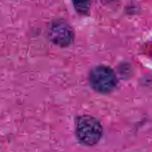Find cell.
<instances>
[{
	"mask_svg": "<svg viewBox=\"0 0 152 152\" xmlns=\"http://www.w3.org/2000/svg\"><path fill=\"white\" fill-rule=\"evenodd\" d=\"M77 140L86 146H92L99 142L102 135V127L96 118L88 115L77 117L75 124Z\"/></svg>",
	"mask_w": 152,
	"mask_h": 152,
	"instance_id": "6da1fadb",
	"label": "cell"
},
{
	"mask_svg": "<svg viewBox=\"0 0 152 152\" xmlns=\"http://www.w3.org/2000/svg\"><path fill=\"white\" fill-rule=\"evenodd\" d=\"M72 28L62 20L53 22L49 28V37L54 44L59 46H68L74 40Z\"/></svg>",
	"mask_w": 152,
	"mask_h": 152,
	"instance_id": "3957f363",
	"label": "cell"
},
{
	"mask_svg": "<svg viewBox=\"0 0 152 152\" xmlns=\"http://www.w3.org/2000/svg\"><path fill=\"white\" fill-rule=\"evenodd\" d=\"M89 82L95 91L107 94L112 92L117 86V78L112 69L108 66L99 65L90 71Z\"/></svg>",
	"mask_w": 152,
	"mask_h": 152,
	"instance_id": "7a4b0ae2",
	"label": "cell"
},
{
	"mask_svg": "<svg viewBox=\"0 0 152 152\" xmlns=\"http://www.w3.org/2000/svg\"><path fill=\"white\" fill-rule=\"evenodd\" d=\"M76 10L81 14H86L90 9V0H73Z\"/></svg>",
	"mask_w": 152,
	"mask_h": 152,
	"instance_id": "277c9868",
	"label": "cell"
}]
</instances>
